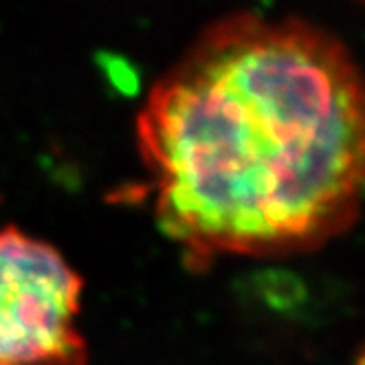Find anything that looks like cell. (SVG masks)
Segmentation results:
<instances>
[{
  "mask_svg": "<svg viewBox=\"0 0 365 365\" xmlns=\"http://www.w3.org/2000/svg\"><path fill=\"white\" fill-rule=\"evenodd\" d=\"M356 365H365V352L361 354V359H359V363H356Z\"/></svg>",
  "mask_w": 365,
  "mask_h": 365,
  "instance_id": "3957f363",
  "label": "cell"
},
{
  "mask_svg": "<svg viewBox=\"0 0 365 365\" xmlns=\"http://www.w3.org/2000/svg\"><path fill=\"white\" fill-rule=\"evenodd\" d=\"M80 302L82 279L56 247L0 229V365H86Z\"/></svg>",
  "mask_w": 365,
  "mask_h": 365,
  "instance_id": "7a4b0ae2",
  "label": "cell"
},
{
  "mask_svg": "<svg viewBox=\"0 0 365 365\" xmlns=\"http://www.w3.org/2000/svg\"><path fill=\"white\" fill-rule=\"evenodd\" d=\"M137 145L190 259L308 251L361 210L365 75L306 22L229 16L154 82Z\"/></svg>",
  "mask_w": 365,
  "mask_h": 365,
  "instance_id": "6da1fadb",
  "label": "cell"
}]
</instances>
